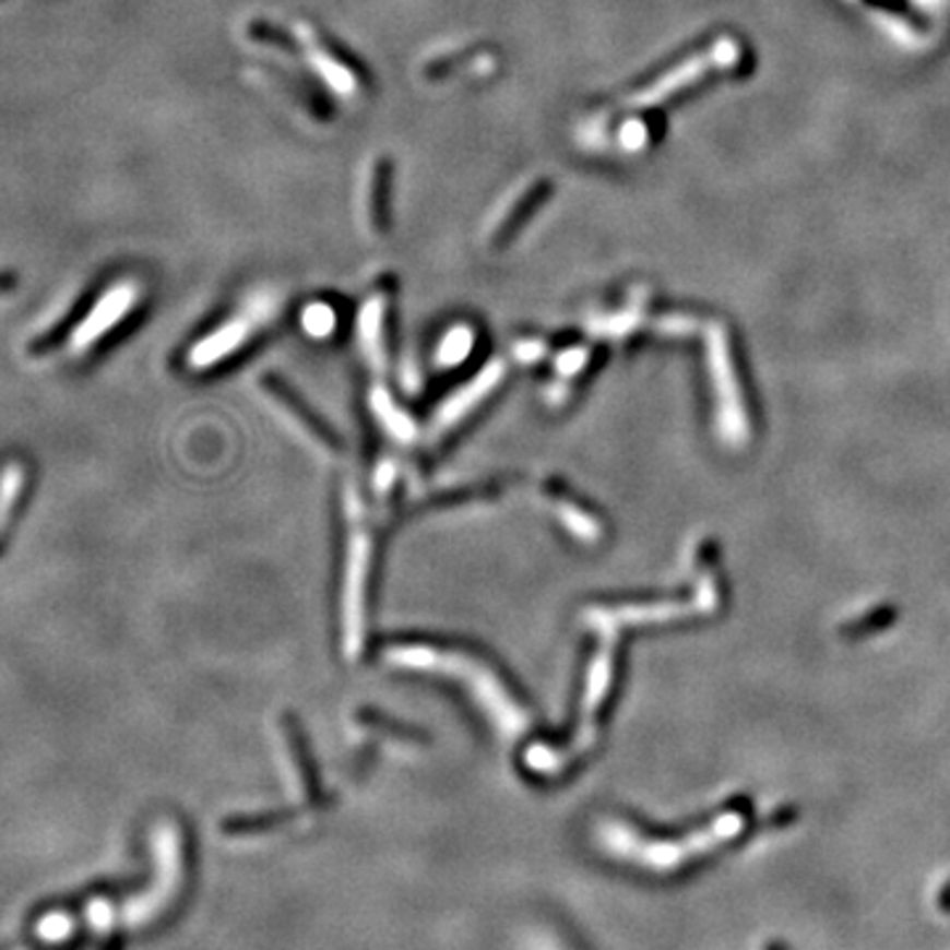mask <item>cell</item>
I'll return each mask as SVG.
<instances>
[{"label":"cell","mask_w":950,"mask_h":950,"mask_svg":"<svg viewBox=\"0 0 950 950\" xmlns=\"http://www.w3.org/2000/svg\"><path fill=\"white\" fill-rule=\"evenodd\" d=\"M299 32H301L304 43H307L309 61H312L314 72H320V78L325 80L328 85L333 87V91H339L341 95H352L354 91H357V80H354V74L348 72V69L339 59H333V56L320 46V40H314V35L309 32V27H304L301 24Z\"/></svg>","instance_id":"5b68a950"},{"label":"cell","mask_w":950,"mask_h":950,"mask_svg":"<svg viewBox=\"0 0 950 950\" xmlns=\"http://www.w3.org/2000/svg\"><path fill=\"white\" fill-rule=\"evenodd\" d=\"M473 346V335L471 331H465V328H458V331H452L443 339V346L439 352V363L441 365H458L462 359L467 357V352H471Z\"/></svg>","instance_id":"9c48e42d"},{"label":"cell","mask_w":950,"mask_h":950,"mask_svg":"<svg viewBox=\"0 0 950 950\" xmlns=\"http://www.w3.org/2000/svg\"><path fill=\"white\" fill-rule=\"evenodd\" d=\"M499 376H502V365L494 363V365L486 367V370L480 372V376L475 378L473 383L467 385V389H462L458 396H452L447 404H443V409L439 412V417H436V426H439V428L441 426H452V423L458 420V417L465 415V412L471 409L473 404L478 402V399L484 396L494 383H497Z\"/></svg>","instance_id":"52a82bcc"},{"label":"cell","mask_w":950,"mask_h":950,"mask_svg":"<svg viewBox=\"0 0 950 950\" xmlns=\"http://www.w3.org/2000/svg\"><path fill=\"white\" fill-rule=\"evenodd\" d=\"M389 657L399 665H409V668H428V670H447L454 674L471 687L475 700L486 708L497 721V726L504 734H518L523 732L525 715L515 702L502 692L497 681L491 679V674L486 668H480L478 663L467 661V657L452 655V652H436L428 648H399L391 650Z\"/></svg>","instance_id":"6da1fadb"},{"label":"cell","mask_w":950,"mask_h":950,"mask_svg":"<svg viewBox=\"0 0 950 950\" xmlns=\"http://www.w3.org/2000/svg\"><path fill=\"white\" fill-rule=\"evenodd\" d=\"M304 325L312 335H325L333 328V312L328 307H309L304 312Z\"/></svg>","instance_id":"8fae6325"},{"label":"cell","mask_w":950,"mask_h":950,"mask_svg":"<svg viewBox=\"0 0 950 950\" xmlns=\"http://www.w3.org/2000/svg\"><path fill=\"white\" fill-rule=\"evenodd\" d=\"M363 525L354 518V538H352V560H348V581H346V648L357 650L363 642V584L367 566V536Z\"/></svg>","instance_id":"7a4b0ae2"},{"label":"cell","mask_w":950,"mask_h":950,"mask_svg":"<svg viewBox=\"0 0 950 950\" xmlns=\"http://www.w3.org/2000/svg\"><path fill=\"white\" fill-rule=\"evenodd\" d=\"M251 331V320H233L227 325H222L217 333L209 335L206 341H201L199 346L190 354V363L195 367H206L219 363L225 354H230L233 348H238L246 341V335Z\"/></svg>","instance_id":"277c9868"},{"label":"cell","mask_w":950,"mask_h":950,"mask_svg":"<svg viewBox=\"0 0 950 950\" xmlns=\"http://www.w3.org/2000/svg\"><path fill=\"white\" fill-rule=\"evenodd\" d=\"M376 407H378L380 415H383L385 426H389L391 430H394L396 436H412L409 420H407V417L402 415V412H396L394 407H391V399L385 396L383 391H380V394H376Z\"/></svg>","instance_id":"30bf717a"},{"label":"cell","mask_w":950,"mask_h":950,"mask_svg":"<svg viewBox=\"0 0 950 950\" xmlns=\"http://www.w3.org/2000/svg\"><path fill=\"white\" fill-rule=\"evenodd\" d=\"M380 322H383V301L370 299L365 304L363 317H359V328H363V335H365V348L370 352V357H378Z\"/></svg>","instance_id":"ba28073f"},{"label":"cell","mask_w":950,"mask_h":950,"mask_svg":"<svg viewBox=\"0 0 950 950\" xmlns=\"http://www.w3.org/2000/svg\"><path fill=\"white\" fill-rule=\"evenodd\" d=\"M385 199H389V167L383 158L372 162L365 175V222L370 230H383L385 227Z\"/></svg>","instance_id":"8992f818"},{"label":"cell","mask_w":950,"mask_h":950,"mask_svg":"<svg viewBox=\"0 0 950 950\" xmlns=\"http://www.w3.org/2000/svg\"><path fill=\"white\" fill-rule=\"evenodd\" d=\"M549 195V182L547 180H534L529 186L521 188V193L512 195L510 201L502 206V212L491 219L489 225V240L491 244H502L510 236H515L518 230L525 225V219L542 206V201Z\"/></svg>","instance_id":"3957f363"}]
</instances>
